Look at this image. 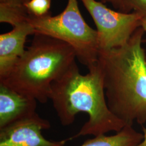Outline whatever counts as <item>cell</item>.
<instances>
[{"label": "cell", "mask_w": 146, "mask_h": 146, "mask_svg": "<svg viewBox=\"0 0 146 146\" xmlns=\"http://www.w3.org/2000/svg\"><path fill=\"white\" fill-rule=\"evenodd\" d=\"M119 10L127 13L133 11L146 18V0H119Z\"/></svg>", "instance_id": "obj_12"}, {"label": "cell", "mask_w": 146, "mask_h": 146, "mask_svg": "<svg viewBox=\"0 0 146 146\" xmlns=\"http://www.w3.org/2000/svg\"><path fill=\"white\" fill-rule=\"evenodd\" d=\"M143 138L142 140L135 146H146V128L143 127Z\"/></svg>", "instance_id": "obj_15"}, {"label": "cell", "mask_w": 146, "mask_h": 146, "mask_svg": "<svg viewBox=\"0 0 146 146\" xmlns=\"http://www.w3.org/2000/svg\"><path fill=\"white\" fill-rule=\"evenodd\" d=\"M30 0H0V3L14 4L18 5H25Z\"/></svg>", "instance_id": "obj_13"}, {"label": "cell", "mask_w": 146, "mask_h": 146, "mask_svg": "<svg viewBox=\"0 0 146 146\" xmlns=\"http://www.w3.org/2000/svg\"><path fill=\"white\" fill-rule=\"evenodd\" d=\"M35 34L33 27L26 22L0 35V78L10 73L25 52L27 37Z\"/></svg>", "instance_id": "obj_7"}, {"label": "cell", "mask_w": 146, "mask_h": 146, "mask_svg": "<svg viewBox=\"0 0 146 146\" xmlns=\"http://www.w3.org/2000/svg\"><path fill=\"white\" fill-rule=\"evenodd\" d=\"M25 6L31 15L42 17L49 14L51 0H30Z\"/></svg>", "instance_id": "obj_11"}, {"label": "cell", "mask_w": 146, "mask_h": 146, "mask_svg": "<svg viewBox=\"0 0 146 146\" xmlns=\"http://www.w3.org/2000/svg\"><path fill=\"white\" fill-rule=\"evenodd\" d=\"M29 47L7 76L4 84L20 94L45 104L52 83L76 63L72 47L58 39L35 34Z\"/></svg>", "instance_id": "obj_3"}, {"label": "cell", "mask_w": 146, "mask_h": 146, "mask_svg": "<svg viewBox=\"0 0 146 146\" xmlns=\"http://www.w3.org/2000/svg\"><path fill=\"white\" fill-rule=\"evenodd\" d=\"M30 14L25 5L0 3V22L13 27L27 22Z\"/></svg>", "instance_id": "obj_10"}, {"label": "cell", "mask_w": 146, "mask_h": 146, "mask_svg": "<svg viewBox=\"0 0 146 146\" xmlns=\"http://www.w3.org/2000/svg\"><path fill=\"white\" fill-rule=\"evenodd\" d=\"M37 102L0 84V129L36 114Z\"/></svg>", "instance_id": "obj_8"}, {"label": "cell", "mask_w": 146, "mask_h": 146, "mask_svg": "<svg viewBox=\"0 0 146 146\" xmlns=\"http://www.w3.org/2000/svg\"><path fill=\"white\" fill-rule=\"evenodd\" d=\"M96 27L99 50L123 46L141 26L143 16L133 13L113 11L95 0H81Z\"/></svg>", "instance_id": "obj_5"}, {"label": "cell", "mask_w": 146, "mask_h": 146, "mask_svg": "<svg viewBox=\"0 0 146 146\" xmlns=\"http://www.w3.org/2000/svg\"><path fill=\"white\" fill-rule=\"evenodd\" d=\"M102 3H106V2H108L110 3L113 6L119 9V0H101Z\"/></svg>", "instance_id": "obj_14"}, {"label": "cell", "mask_w": 146, "mask_h": 146, "mask_svg": "<svg viewBox=\"0 0 146 146\" xmlns=\"http://www.w3.org/2000/svg\"><path fill=\"white\" fill-rule=\"evenodd\" d=\"M141 27L144 31H146V18H143L142 19Z\"/></svg>", "instance_id": "obj_16"}, {"label": "cell", "mask_w": 146, "mask_h": 146, "mask_svg": "<svg viewBox=\"0 0 146 146\" xmlns=\"http://www.w3.org/2000/svg\"><path fill=\"white\" fill-rule=\"evenodd\" d=\"M143 138V134L137 131L131 125L125 127L115 135L94 136L80 146H135Z\"/></svg>", "instance_id": "obj_9"}, {"label": "cell", "mask_w": 146, "mask_h": 146, "mask_svg": "<svg viewBox=\"0 0 146 146\" xmlns=\"http://www.w3.org/2000/svg\"><path fill=\"white\" fill-rule=\"evenodd\" d=\"M27 22L35 34L52 37L70 45L76 58L87 68L96 64L99 52L98 33L84 20L78 0H68L66 7L58 15L49 14L36 17L30 14Z\"/></svg>", "instance_id": "obj_4"}, {"label": "cell", "mask_w": 146, "mask_h": 146, "mask_svg": "<svg viewBox=\"0 0 146 146\" xmlns=\"http://www.w3.org/2000/svg\"><path fill=\"white\" fill-rule=\"evenodd\" d=\"M88 69V73L82 75L75 63L51 86L49 100L62 125H72L80 113L88 116V120L70 139L106 135L112 131L118 133L126 125L108 107L98 62Z\"/></svg>", "instance_id": "obj_2"}, {"label": "cell", "mask_w": 146, "mask_h": 146, "mask_svg": "<svg viewBox=\"0 0 146 146\" xmlns=\"http://www.w3.org/2000/svg\"><path fill=\"white\" fill-rule=\"evenodd\" d=\"M140 27L123 46L99 50L98 64L102 73L110 111L126 125L146 122V56Z\"/></svg>", "instance_id": "obj_1"}, {"label": "cell", "mask_w": 146, "mask_h": 146, "mask_svg": "<svg viewBox=\"0 0 146 146\" xmlns=\"http://www.w3.org/2000/svg\"><path fill=\"white\" fill-rule=\"evenodd\" d=\"M50 127L49 121L37 113L0 129V146H64L68 139L48 140L42 131Z\"/></svg>", "instance_id": "obj_6"}]
</instances>
